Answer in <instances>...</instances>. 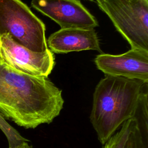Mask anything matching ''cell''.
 I'll return each mask as SVG.
<instances>
[{"mask_svg":"<svg viewBox=\"0 0 148 148\" xmlns=\"http://www.w3.org/2000/svg\"><path fill=\"white\" fill-rule=\"evenodd\" d=\"M62 91L47 77L16 71L0 58V113L18 126L50 124L62 110Z\"/></svg>","mask_w":148,"mask_h":148,"instance_id":"6da1fadb","label":"cell"},{"mask_svg":"<svg viewBox=\"0 0 148 148\" xmlns=\"http://www.w3.org/2000/svg\"><path fill=\"white\" fill-rule=\"evenodd\" d=\"M148 83L105 75L95 87L90 120L98 139L104 145L128 120L134 117Z\"/></svg>","mask_w":148,"mask_h":148,"instance_id":"7a4b0ae2","label":"cell"},{"mask_svg":"<svg viewBox=\"0 0 148 148\" xmlns=\"http://www.w3.org/2000/svg\"><path fill=\"white\" fill-rule=\"evenodd\" d=\"M3 34L34 52L49 49L44 23L21 0H0V36Z\"/></svg>","mask_w":148,"mask_h":148,"instance_id":"3957f363","label":"cell"},{"mask_svg":"<svg viewBox=\"0 0 148 148\" xmlns=\"http://www.w3.org/2000/svg\"><path fill=\"white\" fill-rule=\"evenodd\" d=\"M110 18L131 49L148 50V0H88Z\"/></svg>","mask_w":148,"mask_h":148,"instance_id":"277c9868","label":"cell"},{"mask_svg":"<svg viewBox=\"0 0 148 148\" xmlns=\"http://www.w3.org/2000/svg\"><path fill=\"white\" fill-rule=\"evenodd\" d=\"M0 57L13 69L37 77H47L55 64L50 49L43 53L34 52L16 43L7 34L0 36Z\"/></svg>","mask_w":148,"mask_h":148,"instance_id":"5b68a950","label":"cell"},{"mask_svg":"<svg viewBox=\"0 0 148 148\" xmlns=\"http://www.w3.org/2000/svg\"><path fill=\"white\" fill-rule=\"evenodd\" d=\"M31 4L61 28L92 29L98 26L95 18L79 0H32Z\"/></svg>","mask_w":148,"mask_h":148,"instance_id":"8992f818","label":"cell"},{"mask_svg":"<svg viewBox=\"0 0 148 148\" xmlns=\"http://www.w3.org/2000/svg\"><path fill=\"white\" fill-rule=\"evenodd\" d=\"M94 62L105 75L148 83V50L131 49L119 55L102 53L95 57Z\"/></svg>","mask_w":148,"mask_h":148,"instance_id":"52a82bcc","label":"cell"},{"mask_svg":"<svg viewBox=\"0 0 148 148\" xmlns=\"http://www.w3.org/2000/svg\"><path fill=\"white\" fill-rule=\"evenodd\" d=\"M47 45L50 50L56 53L88 50L102 53L99 39L94 28H61L50 35Z\"/></svg>","mask_w":148,"mask_h":148,"instance_id":"ba28073f","label":"cell"},{"mask_svg":"<svg viewBox=\"0 0 148 148\" xmlns=\"http://www.w3.org/2000/svg\"><path fill=\"white\" fill-rule=\"evenodd\" d=\"M124 148H148V122L134 119Z\"/></svg>","mask_w":148,"mask_h":148,"instance_id":"9c48e42d","label":"cell"},{"mask_svg":"<svg viewBox=\"0 0 148 148\" xmlns=\"http://www.w3.org/2000/svg\"><path fill=\"white\" fill-rule=\"evenodd\" d=\"M134 121V118L125 121L119 131L112 135L105 142L102 148H124Z\"/></svg>","mask_w":148,"mask_h":148,"instance_id":"30bf717a","label":"cell"},{"mask_svg":"<svg viewBox=\"0 0 148 148\" xmlns=\"http://www.w3.org/2000/svg\"><path fill=\"white\" fill-rule=\"evenodd\" d=\"M0 130L5 134L7 138L9 147L16 148L24 142H28V140L24 138L12 125H10L0 113Z\"/></svg>","mask_w":148,"mask_h":148,"instance_id":"8fae6325","label":"cell"},{"mask_svg":"<svg viewBox=\"0 0 148 148\" xmlns=\"http://www.w3.org/2000/svg\"><path fill=\"white\" fill-rule=\"evenodd\" d=\"M16 148H33V147L31 145H29L28 142H24Z\"/></svg>","mask_w":148,"mask_h":148,"instance_id":"7c38bea8","label":"cell"},{"mask_svg":"<svg viewBox=\"0 0 148 148\" xmlns=\"http://www.w3.org/2000/svg\"><path fill=\"white\" fill-rule=\"evenodd\" d=\"M0 58H1V57H0Z\"/></svg>","mask_w":148,"mask_h":148,"instance_id":"4fadbf2b","label":"cell"}]
</instances>
